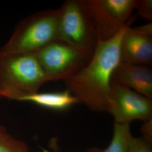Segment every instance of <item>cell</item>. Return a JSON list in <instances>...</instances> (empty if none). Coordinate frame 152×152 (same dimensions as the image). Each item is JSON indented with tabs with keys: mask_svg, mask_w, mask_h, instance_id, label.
<instances>
[{
	"mask_svg": "<svg viewBox=\"0 0 152 152\" xmlns=\"http://www.w3.org/2000/svg\"><path fill=\"white\" fill-rule=\"evenodd\" d=\"M127 26L114 38L98 41L87 65L64 81L66 90L91 110L108 112L112 76L120 63V44Z\"/></svg>",
	"mask_w": 152,
	"mask_h": 152,
	"instance_id": "1",
	"label": "cell"
},
{
	"mask_svg": "<svg viewBox=\"0 0 152 152\" xmlns=\"http://www.w3.org/2000/svg\"><path fill=\"white\" fill-rule=\"evenodd\" d=\"M34 53L11 54L0 50V97L19 101L38 92L46 82Z\"/></svg>",
	"mask_w": 152,
	"mask_h": 152,
	"instance_id": "2",
	"label": "cell"
},
{
	"mask_svg": "<svg viewBox=\"0 0 152 152\" xmlns=\"http://www.w3.org/2000/svg\"><path fill=\"white\" fill-rule=\"evenodd\" d=\"M59 9L35 13L20 22L0 49L11 54L34 53L58 40Z\"/></svg>",
	"mask_w": 152,
	"mask_h": 152,
	"instance_id": "3",
	"label": "cell"
},
{
	"mask_svg": "<svg viewBox=\"0 0 152 152\" xmlns=\"http://www.w3.org/2000/svg\"><path fill=\"white\" fill-rule=\"evenodd\" d=\"M59 9L58 40L94 52L98 36L85 0H66Z\"/></svg>",
	"mask_w": 152,
	"mask_h": 152,
	"instance_id": "4",
	"label": "cell"
},
{
	"mask_svg": "<svg viewBox=\"0 0 152 152\" xmlns=\"http://www.w3.org/2000/svg\"><path fill=\"white\" fill-rule=\"evenodd\" d=\"M94 52L55 40L34 52L47 82L63 80L87 65Z\"/></svg>",
	"mask_w": 152,
	"mask_h": 152,
	"instance_id": "5",
	"label": "cell"
},
{
	"mask_svg": "<svg viewBox=\"0 0 152 152\" xmlns=\"http://www.w3.org/2000/svg\"><path fill=\"white\" fill-rule=\"evenodd\" d=\"M98 41H109L124 28L135 9L136 0H85Z\"/></svg>",
	"mask_w": 152,
	"mask_h": 152,
	"instance_id": "6",
	"label": "cell"
},
{
	"mask_svg": "<svg viewBox=\"0 0 152 152\" xmlns=\"http://www.w3.org/2000/svg\"><path fill=\"white\" fill-rule=\"evenodd\" d=\"M108 113L117 124L145 122L152 118V100L111 80Z\"/></svg>",
	"mask_w": 152,
	"mask_h": 152,
	"instance_id": "7",
	"label": "cell"
},
{
	"mask_svg": "<svg viewBox=\"0 0 152 152\" xmlns=\"http://www.w3.org/2000/svg\"><path fill=\"white\" fill-rule=\"evenodd\" d=\"M120 63L152 65V36L127 26L120 44Z\"/></svg>",
	"mask_w": 152,
	"mask_h": 152,
	"instance_id": "8",
	"label": "cell"
},
{
	"mask_svg": "<svg viewBox=\"0 0 152 152\" xmlns=\"http://www.w3.org/2000/svg\"><path fill=\"white\" fill-rule=\"evenodd\" d=\"M111 80L152 99V71L148 66L120 63Z\"/></svg>",
	"mask_w": 152,
	"mask_h": 152,
	"instance_id": "9",
	"label": "cell"
},
{
	"mask_svg": "<svg viewBox=\"0 0 152 152\" xmlns=\"http://www.w3.org/2000/svg\"><path fill=\"white\" fill-rule=\"evenodd\" d=\"M19 101L29 102L48 108L63 110L79 103L78 100L66 90L63 92L36 93L20 98Z\"/></svg>",
	"mask_w": 152,
	"mask_h": 152,
	"instance_id": "10",
	"label": "cell"
},
{
	"mask_svg": "<svg viewBox=\"0 0 152 152\" xmlns=\"http://www.w3.org/2000/svg\"><path fill=\"white\" fill-rule=\"evenodd\" d=\"M133 136L130 124L114 123L112 139L108 147L102 152H127Z\"/></svg>",
	"mask_w": 152,
	"mask_h": 152,
	"instance_id": "11",
	"label": "cell"
},
{
	"mask_svg": "<svg viewBox=\"0 0 152 152\" xmlns=\"http://www.w3.org/2000/svg\"><path fill=\"white\" fill-rule=\"evenodd\" d=\"M0 152H29L27 145L16 140L0 126Z\"/></svg>",
	"mask_w": 152,
	"mask_h": 152,
	"instance_id": "12",
	"label": "cell"
},
{
	"mask_svg": "<svg viewBox=\"0 0 152 152\" xmlns=\"http://www.w3.org/2000/svg\"><path fill=\"white\" fill-rule=\"evenodd\" d=\"M135 9L140 16L148 20H152V0H136Z\"/></svg>",
	"mask_w": 152,
	"mask_h": 152,
	"instance_id": "13",
	"label": "cell"
},
{
	"mask_svg": "<svg viewBox=\"0 0 152 152\" xmlns=\"http://www.w3.org/2000/svg\"><path fill=\"white\" fill-rule=\"evenodd\" d=\"M127 152H152L151 144L141 137L133 136Z\"/></svg>",
	"mask_w": 152,
	"mask_h": 152,
	"instance_id": "14",
	"label": "cell"
},
{
	"mask_svg": "<svg viewBox=\"0 0 152 152\" xmlns=\"http://www.w3.org/2000/svg\"><path fill=\"white\" fill-rule=\"evenodd\" d=\"M142 137L145 141L152 144V118L144 122L141 127Z\"/></svg>",
	"mask_w": 152,
	"mask_h": 152,
	"instance_id": "15",
	"label": "cell"
},
{
	"mask_svg": "<svg viewBox=\"0 0 152 152\" xmlns=\"http://www.w3.org/2000/svg\"><path fill=\"white\" fill-rule=\"evenodd\" d=\"M136 29L139 31L140 32L143 33L145 34L152 36V23H149L146 24L142 25L141 26H139L137 27H135Z\"/></svg>",
	"mask_w": 152,
	"mask_h": 152,
	"instance_id": "16",
	"label": "cell"
},
{
	"mask_svg": "<svg viewBox=\"0 0 152 152\" xmlns=\"http://www.w3.org/2000/svg\"><path fill=\"white\" fill-rule=\"evenodd\" d=\"M102 149L97 148H92L86 152H102Z\"/></svg>",
	"mask_w": 152,
	"mask_h": 152,
	"instance_id": "17",
	"label": "cell"
}]
</instances>
